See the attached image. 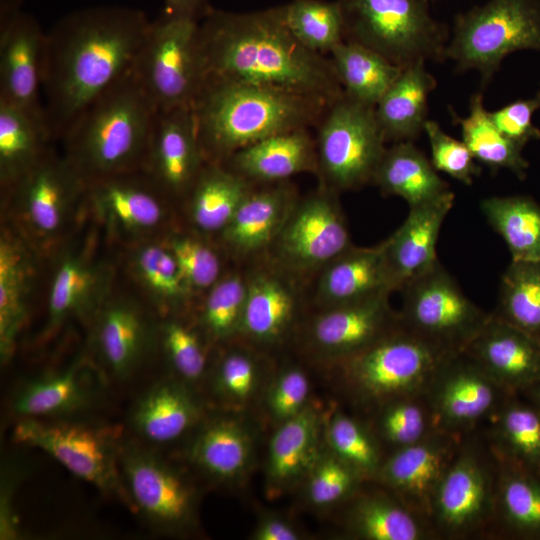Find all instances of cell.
<instances>
[{
	"label": "cell",
	"instance_id": "cell-1",
	"mask_svg": "<svg viewBox=\"0 0 540 540\" xmlns=\"http://www.w3.org/2000/svg\"><path fill=\"white\" fill-rule=\"evenodd\" d=\"M151 20L139 9L94 6L73 11L45 33L42 88L52 136L133 71Z\"/></svg>",
	"mask_w": 540,
	"mask_h": 540
},
{
	"label": "cell",
	"instance_id": "cell-2",
	"mask_svg": "<svg viewBox=\"0 0 540 540\" xmlns=\"http://www.w3.org/2000/svg\"><path fill=\"white\" fill-rule=\"evenodd\" d=\"M206 77L271 86L329 104L344 92L331 59L300 43L283 6L252 12L209 7L199 21Z\"/></svg>",
	"mask_w": 540,
	"mask_h": 540
},
{
	"label": "cell",
	"instance_id": "cell-3",
	"mask_svg": "<svg viewBox=\"0 0 540 540\" xmlns=\"http://www.w3.org/2000/svg\"><path fill=\"white\" fill-rule=\"evenodd\" d=\"M330 105L281 88L206 77L193 110L206 161L223 163L264 138L316 127Z\"/></svg>",
	"mask_w": 540,
	"mask_h": 540
},
{
	"label": "cell",
	"instance_id": "cell-4",
	"mask_svg": "<svg viewBox=\"0 0 540 540\" xmlns=\"http://www.w3.org/2000/svg\"><path fill=\"white\" fill-rule=\"evenodd\" d=\"M157 110L133 71L92 102L63 135L85 183L141 170Z\"/></svg>",
	"mask_w": 540,
	"mask_h": 540
},
{
	"label": "cell",
	"instance_id": "cell-5",
	"mask_svg": "<svg viewBox=\"0 0 540 540\" xmlns=\"http://www.w3.org/2000/svg\"><path fill=\"white\" fill-rule=\"evenodd\" d=\"M344 41L358 43L401 68L445 58L448 29L428 0H337Z\"/></svg>",
	"mask_w": 540,
	"mask_h": 540
},
{
	"label": "cell",
	"instance_id": "cell-6",
	"mask_svg": "<svg viewBox=\"0 0 540 540\" xmlns=\"http://www.w3.org/2000/svg\"><path fill=\"white\" fill-rule=\"evenodd\" d=\"M401 325L361 352L342 361L345 378L362 403L380 406L425 394L452 354Z\"/></svg>",
	"mask_w": 540,
	"mask_h": 540
},
{
	"label": "cell",
	"instance_id": "cell-7",
	"mask_svg": "<svg viewBox=\"0 0 540 540\" xmlns=\"http://www.w3.org/2000/svg\"><path fill=\"white\" fill-rule=\"evenodd\" d=\"M12 439L42 450L74 476L131 509L120 472L123 443L118 427L71 417L23 418L14 426Z\"/></svg>",
	"mask_w": 540,
	"mask_h": 540
},
{
	"label": "cell",
	"instance_id": "cell-8",
	"mask_svg": "<svg viewBox=\"0 0 540 540\" xmlns=\"http://www.w3.org/2000/svg\"><path fill=\"white\" fill-rule=\"evenodd\" d=\"M199 21L162 11L151 21L133 74L157 111L193 108L206 80Z\"/></svg>",
	"mask_w": 540,
	"mask_h": 540
},
{
	"label": "cell",
	"instance_id": "cell-9",
	"mask_svg": "<svg viewBox=\"0 0 540 540\" xmlns=\"http://www.w3.org/2000/svg\"><path fill=\"white\" fill-rule=\"evenodd\" d=\"M473 432L463 437L435 490L429 522L436 538L491 535L497 464L486 438Z\"/></svg>",
	"mask_w": 540,
	"mask_h": 540
},
{
	"label": "cell",
	"instance_id": "cell-10",
	"mask_svg": "<svg viewBox=\"0 0 540 540\" xmlns=\"http://www.w3.org/2000/svg\"><path fill=\"white\" fill-rule=\"evenodd\" d=\"M316 128L319 185L340 193L373 182L387 149L375 107L343 94L326 109Z\"/></svg>",
	"mask_w": 540,
	"mask_h": 540
},
{
	"label": "cell",
	"instance_id": "cell-11",
	"mask_svg": "<svg viewBox=\"0 0 540 540\" xmlns=\"http://www.w3.org/2000/svg\"><path fill=\"white\" fill-rule=\"evenodd\" d=\"M540 51V0H489L456 16L445 58L487 82L518 50Z\"/></svg>",
	"mask_w": 540,
	"mask_h": 540
},
{
	"label": "cell",
	"instance_id": "cell-12",
	"mask_svg": "<svg viewBox=\"0 0 540 540\" xmlns=\"http://www.w3.org/2000/svg\"><path fill=\"white\" fill-rule=\"evenodd\" d=\"M338 195L318 185L299 197L264 259L301 283L352 247Z\"/></svg>",
	"mask_w": 540,
	"mask_h": 540
},
{
	"label": "cell",
	"instance_id": "cell-13",
	"mask_svg": "<svg viewBox=\"0 0 540 540\" xmlns=\"http://www.w3.org/2000/svg\"><path fill=\"white\" fill-rule=\"evenodd\" d=\"M401 325L450 352L464 351L490 316L438 262L402 289Z\"/></svg>",
	"mask_w": 540,
	"mask_h": 540
},
{
	"label": "cell",
	"instance_id": "cell-14",
	"mask_svg": "<svg viewBox=\"0 0 540 540\" xmlns=\"http://www.w3.org/2000/svg\"><path fill=\"white\" fill-rule=\"evenodd\" d=\"M425 394L436 428L465 436L487 422L512 393L461 351L443 362Z\"/></svg>",
	"mask_w": 540,
	"mask_h": 540
},
{
	"label": "cell",
	"instance_id": "cell-15",
	"mask_svg": "<svg viewBox=\"0 0 540 540\" xmlns=\"http://www.w3.org/2000/svg\"><path fill=\"white\" fill-rule=\"evenodd\" d=\"M119 465L133 512L162 531H180L189 525L195 493L178 471L156 454L124 444Z\"/></svg>",
	"mask_w": 540,
	"mask_h": 540
},
{
	"label": "cell",
	"instance_id": "cell-16",
	"mask_svg": "<svg viewBox=\"0 0 540 540\" xmlns=\"http://www.w3.org/2000/svg\"><path fill=\"white\" fill-rule=\"evenodd\" d=\"M44 41L38 21L22 11L19 0H1L0 100L47 122L41 101Z\"/></svg>",
	"mask_w": 540,
	"mask_h": 540
},
{
	"label": "cell",
	"instance_id": "cell-17",
	"mask_svg": "<svg viewBox=\"0 0 540 540\" xmlns=\"http://www.w3.org/2000/svg\"><path fill=\"white\" fill-rule=\"evenodd\" d=\"M464 436L436 429L383 460L374 480L429 521L435 490Z\"/></svg>",
	"mask_w": 540,
	"mask_h": 540
},
{
	"label": "cell",
	"instance_id": "cell-18",
	"mask_svg": "<svg viewBox=\"0 0 540 540\" xmlns=\"http://www.w3.org/2000/svg\"><path fill=\"white\" fill-rule=\"evenodd\" d=\"M87 184L64 157L50 151L12 188L17 212L30 233L51 238L66 224Z\"/></svg>",
	"mask_w": 540,
	"mask_h": 540
},
{
	"label": "cell",
	"instance_id": "cell-19",
	"mask_svg": "<svg viewBox=\"0 0 540 540\" xmlns=\"http://www.w3.org/2000/svg\"><path fill=\"white\" fill-rule=\"evenodd\" d=\"M206 162L193 108L157 111L141 170L158 188L187 196Z\"/></svg>",
	"mask_w": 540,
	"mask_h": 540
},
{
	"label": "cell",
	"instance_id": "cell-20",
	"mask_svg": "<svg viewBox=\"0 0 540 540\" xmlns=\"http://www.w3.org/2000/svg\"><path fill=\"white\" fill-rule=\"evenodd\" d=\"M390 294L321 308L308 337L316 350L341 362L361 352L400 326Z\"/></svg>",
	"mask_w": 540,
	"mask_h": 540
},
{
	"label": "cell",
	"instance_id": "cell-21",
	"mask_svg": "<svg viewBox=\"0 0 540 540\" xmlns=\"http://www.w3.org/2000/svg\"><path fill=\"white\" fill-rule=\"evenodd\" d=\"M298 198L288 180L255 184L219 234L226 251L239 261L264 259Z\"/></svg>",
	"mask_w": 540,
	"mask_h": 540
},
{
	"label": "cell",
	"instance_id": "cell-22",
	"mask_svg": "<svg viewBox=\"0 0 540 540\" xmlns=\"http://www.w3.org/2000/svg\"><path fill=\"white\" fill-rule=\"evenodd\" d=\"M464 351L509 393L540 378V338L492 313Z\"/></svg>",
	"mask_w": 540,
	"mask_h": 540
},
{
	"label": "cell",
	"instance_id": "cell-23",
	"mask_svg": "<svg viewBox=\"0 0 540 540\" xmlns=\"http://www.w3.org/2000/svg\"><path fill=\"white\" fill-rule=\"evenodd\" d=\"M247 271V291L239 335L260 345L279 342L291 329L300 307V282L262 259Z\"/></svg>",
	"mask_w": 540,
	"mask_h": 540
},
{
	"label": "cell",
	"instance_id": "cell-24",
	"mask_svg": "<svg viewBox=\"0 0 540 540\" xmlns=\"http://www.w3.org/2000/svg\"><path fill=\"white\" fill-rule=\"evenodd\" d=\"M396 291L385 242L350 247L316 276L315 301L321 308L348 304Z\"/></svg>",
	"mask_w": 540,
	"mask_h": 540
},
{
	"label": "cell",
	"instance_id": "cell-25",
	"mask_svg": "<svg viewBox=\"0 0 540 540\" xmlns=\"http://www.w3.org/2000/svg\"><path fill=\"white\" fill-rule=\"evenodd\" d=\"M85 360L77 358L65 369L22 383L11 398L10 409L19 419L67 418L88 408L100 384Z\"/></svg>",
	"mask_w": 540,
	"mask_h": 540
},
{
	"label": "cell",
	"instance_id": "cell-26",
	"mask_svg": "<svg viewBox=\"0 0 540 540\" xmlns=\"http://www.w3.org/2000/svg\"><path fill=\"white\" fill-rule=\"evenodd\" d=\"M454 198L451 191L435 201L409 208L405 221L384 240L396 290H401L439 262L436 245Z\"/></svg>",
	"mask_w": 540,
	"mask_h": 540
},
{
	"label": "cell",
	"instance_id": "cell-27",
	"mask_svg": "<svg viewBox=\"0 0 540 540\" xmlns=\"http://www.w3.org/2000/svg\"><path fill=\"white\" fill-rule=\"evenodd\" d=\"M223 164L253 184L285 181L306 172L316 174L315 138L306 128L279 133L240 149Z\"/></svg>",
	"mask_w": 540,
	"mask_h": 540
},
{
	"label": "cell",
	"instance_id": "cell-28",
	"mask_svg": "<svg viewBox=\"0 0 540 540\" xmlns=\"http://www.w3.org/2000/svg\"><path fill=\"white\" fill-rule=\"evenodd\" d=\"M493 455L497 481L491 535L540 540V472Z\"/></svg>",
	"mask_w": 540,
	"mask_h": 540
},
{
	"label": "cell",
	"instance_id": "cell-29",
	"mask_svg": "<svg viewBox=\"0 0 540 540\" xmlns=\"http://www.w3.org/2000/svg\"><path fill=\"white\" fill-rule=\"evenodd\" d=\"M151 342L149 324L131 302L103 304L95 327V344L101 361L116 378L128 377L140 365Z\"/></svg>",
	"mask_w": 540,
	"mask_h": 540
},
{
	"label": "cell",
	"instance_id": "cell-30",
	"mask_svg": "<svg viewBox=\"0 0 540 540\" xmlns=\"http://www.w3.org/2000/svg\"><path fill=\"white\" fill-rule=\"evenodd\" d=\"M132 172L92 182L87 193L109 222L130 231L148 230L158 226L164 216L160 189L149 177L148 183L132 178Z\"/></svg>",
	"mask_w": 540,
	"mask_h": 540
},
{
	"label": "cell",
	"instance_id": "cell-31",
	"mask_svg": "<svg viewBox=\"0 0 540 540\" xmlns=\"http://www.w3.org/2000/svg\"><path fill=\"white\" fill-rule=\"evenodd\" d=\"M200 416V406L186 386L164 381L151 387L136 402L131 426L142 439L166 444L182 437Z\"/></svg>",
	"mask_w": 540,
	"mask_h": 540
},
{
	"label": "cell",
	"instance_id": "cell-32",
	"mask_svg": "<svg viewBox=\"0 0 540 540\" xmlns=\"http://www.w3.org/2000/svg\"><path fill=\"white\" fill-rule=\"evenodd\" d=\"M108 270L84 254L66 255L53 275L46 330L52 332L71 316L87 315L103 305Z\"/></svg>",
	"mask_w": 540,
	"mask_h": 540
},
{
	"label": "cell",
	"instance_id": "cell-33",
	"mask_svg": "<svg viewBox=\"0 0 540 540\" xmlns=\"http://www.w3.org/2000/svg\"><path fill=\"white\" fill-rule=\"evenodd\" d=\"M424 63L403 68L375 106L386 142L412 141L424 128L428 97L436 87V80Z\"/></svg>",
	"mask_w": 540,
	"mask_h": 540
},
{
	"label": "cell",
	"instance_id": "cell-34",
	"mask_svg": "<svg viewBox=\"0 0 540 540\" xmlns=\"http://www.w3.org/2000/svg\"><path fill=\"white\" fill-rule=\"evenodd\" d=\"M346 522L353 536L365 540L436 538L430 522L388 490L358 495L348 510Z\"/></svg>",
	"mask_w": 540,
	"mask_h": 540
},
{
	"label": "cell",
	"instance_id": "cell-35",
	"mask_svg": "<svg viewBox=\"0 0 540 540\" xmlns=\"http://www.w3.org/2000/svg\"><path fill=\"white\" fill-rule=\"evenodd\" d=\"M372 183L383 194L404 199L409 208L451 192L431 161L412 141L397 142L386 149Z\"/></svg>",
	"mask_w": 540,
	"mask_h": 540
},
{
	"label": "cell",
	"instance_id": "cell-36",
	"mask_svg": "<svg viewBox=\"0 0 540 540\" xmlns=\"http://www.w3.org/2000/svg\"><path fill=\"white\" fill-rule=\"evenodd\" d=\"M33 265L21 241L5 232L0 240V357L10 360L28 315Z\"/></svg>",
	"mask_w": 540,
	"mask_h": 540
},
{
	"label": "cell",
	"instance_id": "cell-37",
	"mask_svg": "<svg viewBox=\"0 0 540 540\" xmlns=\"http://www.w3.org/2000/svg\"><path fill=\"white\" fill-rule=\"evenodd\" d=\"M486 440L498 457L540 472V409L510 394L487 420Z\"/></svg>",
	"mask_w": 540,
	"mask_h": 540
},
{
	"label": "cell",
	"instance_id": "cell-38",
	"mask_svg": "<svg viewBox=\"0 0 540 540\" xmlns=\"http://www.w3.org/2000/svg\"><path fill=\"white\" fill-rule=\"evenodd\" d=\"M254 186L223 163L206 162L187 194L192 224L202 233L220 234Z\"/></svg>",
	"mask_w": 540,
	"mask_h": 540
},
{
	"label": "cell",
	"instance_id": "cell-39",
	"mask_svg": "<svg viewBox=\"0 0 540 540\" xmlns=\"http://www.w3.org/2000/svg\"><path fill=\"white\" fill-rule=\"evenodd\" d=\"M318 434L319 417L311 408L283 422L269 446L267 480L271 490H284L311 471L318 459Z\"/></svg>",
	"mask_w": 540,
	"mask_h": 540
},
{
	"label": "cell",
	"instance_id": "cell-40",
	"mask_svg": "<svg viewBox=\"0 0 540 540\" xmlns=\"http://www.w3.org/2000/svg\"><path fill=\"white\" fill-rule=\"evenodd\" d=\"M47 122L0 100V180L12 188L49 151Z\"/></svg>",
	"mask_w": 540,
	"mask_h": 540
},
{
	"label": "cell",
	"instance_id": "cell-41",
	"mask_svg": "<svg viewBox=\"0 0 540 540\" xmlns=\"http://www.w3.org/2000/svg\"><path fill=\"white\" fill-rule=\"evenodd\" d=\"M251 453V438L244 427L233 419L216 418L199 430L189 456L210 477L229 481L244 474Z\"/></svg>",
	"mask_w": 540,
	"mask_h": 540
},
{
	"label": "cell",
	"instance_id": "cell-42",
	"mask_svg": "<svg viewBox=\"0 0 540 540\" xmlns=\"http://www.w3.org/2000/svg\"><path fill=\"white\" fill-rule=\"evenodd\" d=\"M329 58L344 94L372 107L377 105L403 70L375 51L348 41L334 48Z\"/></svg>",
	"mask_w": 540,
	"mask_h": 540
},
{
	"label": "cell",
	"instance_id": "cell-43",
	"mask_svg": "<svg viewBox=\"0 0 540 540\" xmlns=\"http://www.w3.org/2000/svg\"><path fill=\"white\" fill-rule=\"evenodd\" d=\"M480 209L507 245L511 261L540 260V205L534 199L493 196L483 199Z\"/></svg>",
	"mask_w": 540,
	"mask_h": 540
},
{
	"label": "cell",
	"instance_id": "cell-44",
	"mask_svg": "<svg viewBox=\"0 0 540 540\" xmlns=\"http://www.w3.org/2000/svg\"><path fill=\"white\" fill-rule=\"evenodd\" d=\"M455 124L461 127L463 142L475 160L497 171L505 168L518 178L526 177L528 161L522 156V147L507 138L494 123L483 104L481 93L470 99V112L465 118L452 111Z\"/></svg>",
	"mask_w": 540,
	"mask_h": 540
},
{
	"label": "cell",
	"instance_id": "cell-45",
	"mask_svg": "<svg viewBox=\"0 0 540 540\" xmlns=\"http://www.w3.org/2000/svg\"><path fill=\"white\" fill-rule=\"evenodd\" d=\"M492 314L540 338V260L511 261L502 275Z\"/></svg>",
	"mask_w": 540,
	"mask_h": 540
},
{
	"label": "cell",
	"instance_id": "cell-46",
	"mask_svg": "<svg viewBox=\"0 0 540 540\" xmlns=\"http://www.w3.org/2000/svg\"><path fill=\"white\" fill-rule=\"evenodd\" d=\"M282 6L289 31L309 50L330 54L344 42L343 15L337 0H292Z\"/></svg>",
	"mask_w": 540,
	"mask_h": 540
},
{
	"label": "cell",
	"instance_id": "cell-47",
	"mask_svg": "<svg viewBox=\"0 0 540 540\" xmlns=\"http://www.w3.org/2000/svg\"><path fill=\"white\" fill-rule=\"evenodd\" d=\"M133 270L164 309L180 308L193 295L167 245L148 244L139 248L133 257Z\"/></svg>",
	"mask_w": 540,
	"mask_h": 540
},
{
	"label": "cell",
	"instance_id": "cell-48",
	"mask_svg": "<svg viewBox=\"0 0 540 540\" xmlns=\"http://www.w3.org/2000/svg\"><path fill=\"white\" fill-rule=\"evenodd\" d=\"M247 291V271L223 276L206 292L200 323L214 341L239 335Z\"/></svg>",
	"mask_w": 540,
	"mask_h": 540
},
{
	"label": "cell",
	"instance_id": "cell-49",
	"mask_svg": "<svg viewBox=\"0 0 540 540\" xmlns=\"http://www.w3.org/2000/svg\"><path fill=\"white\" fill-rule=\"evenodd\" d=\"M377 411L378 435L395 449L414 444L437 429L426 394L392 400Z\"/></svg>",
	"mask_w": 540,
	"mask_h": 540
},
{
	"label": "cell",
	"instance_id": "cell-50",
	"mask_svg": "<svg viewBox=\"0 0 540 540\" xmlns=\"http://www.w3.org/2000/svg\"><path fill=\"white\" fill-rule=\"evenodd\" d=\"M332 453L356 470L364 480L375 479L383 459L376 437L359 421L335 413L327 429Z\"/></svg>",
	"mask_w": 540,
	"mask_h": 540
},
{
	"label": "cell",
	"instance_id": "cell-51",
	"mask_svg": "<svg viewBox=\"0 0 540 540\" xmlns=\"http://www.w3.org/2000/svg\"><path fill=\"white\" fill-rule=\"evenodd\" d=\"M167 247L193 294L207 292L222 276V261L217 251L203 240L176 235Z\"/></svg>",
	"mask_w": 540,
	"mask_h": 540
},
{
	"label": "cell",
	"instance_id": "cell-52",
	"mask_svg": "<svg viewBox=\"0 0 540 540\" xmlns=\"http://www.w3.org/2000/svg\"><path fill=\"white\" fill-rule=\"evenodd\" d=\"M162 346L167 360L183 382L199 381L207 367L205 347L193 329L185 324L169 320L160 329Z\"/></svg>",
	"mask_w": 540,
	"mask_h": 540
},
{
	"label": "cell",
	"instance_id": "cell-53",
	"mask_svg": "<svg viewBox=\"0 0 540 540\" xmlns=\"http://www.w3.org/2000/svg\"><path fill=\"white\" fill-rule=\"evenodd\" d=\"M310 472L307 495L311 503L320 507L331 506L354 496L364 480L333 453L318 458Z\"/></svg>",
	"mask_w": 540,
	"mask_h": 540
},
{
	"label": "cell",
	"instance_id": "cell-54",
	"mask_svg": "<svg viewBox=\"0 0 540 540\" xmlns=\"http://www.w3.org/2000/svg\"><path fill=\"white\" fill-rule=\"evenodd\" d=\"M423 130L429 140L433 167L463 184L471 185L474 177L481 173V168L467 145L446 134L433 120L427 119Z\"/></svg>",
	"mask_w": 540,
	"mask_h": 540
},
{
	"label": "cell",
	"instance_id": "cell-55",
	"mask_svg": "<svg viewBox=\"0 0 540 540\" xmlns=\"http://www.w3.org/2000/svg\"><path fill=\"white\" fill-rule=\"evenodd\" d=\"M259 377L255 358L244 350L226 353L216 368L214 386L228 401L243 403L254 393Z\"/></svg>",
	"mask_w": 540,
	"mask_h": 540
},
{
	"label": "cell",
	"instance_id": "cell-56",
	"mask_svg": "<svg viewBox=\"0 0 540 540\" xmlns=\"http://www.w3.org/2000/svg\"><path fill=\"white\" fill-rule=\"evenodd\" d=\"M309 393L307 375L297 368L287 369L270 389L267 399L269 411L279 421L291 419L306 408Z\"/></svg>",
	"mask_w": 540,
	"mask_h": 540
},
{
	"label": "cell",
	"instance_id": "cell-57",
	"mask_svg": "<svg viewBox=\"0 0 540 540\" xmlns=\"http://www.w3.org/2000/svg\"><path fill=\"white\" fill-rule=\"evenodd\" d=\"M540 109V91L528 99H519L490 112L497 128L522 148L531 140L540 139V129L532 121Z\"/></svg>",
	"mask_w": 540,
	"mask_h": 540
},
{
	"label": "cell",
	"instance_id": "cell-58",
	"mask_svg": "<svg viewBox=\"0 0 540 540\" xmlns=\"http://www.w3.org/2000/svg\"><path fill=\"white\" fill-rule=\"evenodd\" d=\"M253 538L257 540H297L298 532L286 521L267 517L260 521L256 527Z\"/></svg>",
	"mask_w": 540,
	"mask_h": 540
},
{
	"label": "cell",
	"instance_id": "cell-59",
	"mask_svg": "<svg viewBox=\"0 0 540 540\" xmlns=\"http://www.w3.org/2000/svg\"><path fill=\"white\" fill-rule=\"evenodd\" d=\"M209 6L207 0H164V12L201 19Z\"/></svg>",
	"mask_w": 540,
	"mask_h": 540
},
{
	"label": "cell",
	"instance_id": "cell-60",
	"mask_svg": "<svg viewBox=\"0 0 540 540\" xmlns=\"http://www.w3.org/2000/svg\"><path fill=\"white\" fill-rule=\"evenodd\" d=\"M520 395L540 409V378Z\"/></svg>",
	"mask_w": 540,
	"mask_h": 540
},
{
	"label": "cell",
	"instance_id": "cell-61",
	"mask_svg": "<svg viewBox=\"0 0 540 540\" xmlns=\"http://www.w3.org/2000/svg\"><path fill=\"white\" fill-rule=\"evenodd\" d=\"M429 1V0H428Z\"/></svg>",
	"mask_w": 540,
	"mask_h": 540
}]
</instances>
